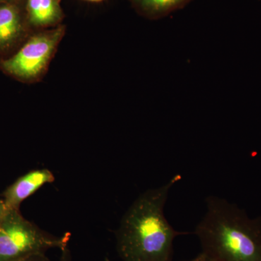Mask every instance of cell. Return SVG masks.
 I'll return each instance as SVG.
<instances>
[{
  "label": "cell",
  "mask_w": 261,
  "mask_h": 261,
  "mask_svg": "<svg viewBox=\"0 0 261 261\" xmlns=\"http://www.w3.org/2000/svg\"><path fill=\"white\" fill-rule=\"evenodd\" d=\"M62 255L60 261H70V251L68 245L61 249Z\"/></svg>",
  "instance_id": "obj_10"
},
{
  "label": "cell",
  "mask_w": 261,
  "mask_h": 261,
  "mask_svg": "<svg viewBox=\"0 0 261 261\" xmlns=\"http://www.w3.org/2000/svg\"><path fill=\"white\" fill-rule=\"evenodd\" d=\"M84 1L92 2V3H99V2H102L103 0H84Z\"/></svg>",
  "instance_id": "obj_14"
},
{
  "label": "cell",
  "mask_w": 261,
  "mask_h": 261,
  "mask_svg": "<svg viewBox=\"0 0 261 261\" xmlns=\"http://www.w3.org/2000/svg\"><path fill=\"white\" fill-rule=\"evenodd\" d=\"M64 25L38 33L9 59L1 62L7 73L23 80H34L45 72L64 36Z\"/></svg>",
  "instance_id": "obj_4"
},
{
  "label": "cell",
  "mask_w": 261,
  "mask_h": 261,
  "mask_svg": "<svg viewBox=\"0 0 261 261\" xmlns=\"http://www.w3.org/2000/svg\"><path fill=\"white\" fill-rule=\"evenodd\" d=\"M192 0H130L140 13L150 18H159L183 8Z\"/></svg>",
  "instance_id": "obj_8"
},
{
  "label": "cell",
  "mask_w": 261,
  "mask_h": 261,
  "mask_svg": "<svg viewBox=\"0 0 261 261\" xmlns=\"http://www.w3.org/2000/svg\"><path fill=\"white\" fill-rule=\"evenodd\" d=\"M7 209L5 207L4 202H0V222L4 218L5 214H6Z\"/></svg>",
  "instance_id": "obj_12"
},
{
  "label": "cell",
  "mask_w": 261,
  "mask_h": 261,
  "mask_svg": "<svg viewBox=\"0 0 261 261\" xmlns=\"http://www.w3.org/2000/svg\"><path fill=\"white\" fill-rule=\"evenodd\" d=\"M180 175L143 192L128 207L116 231V247L123 261H172L173 242L187 232L176 231L164 214L168 194Z\"/></svg>",
  "instance_id": "obj_1"
},
{
  "label": "cell",
  "mask_w": 261,
  "mask_h": 261,
  "mask_svg": "<svg viewBox=\"0 0 261 261\" xmlns=\"http://www.w3.org/2000/svg\"><path fill=\"white\" fill-rule=\"evenodd\" d=\"M185 261H208V260H207V257L202 252H200V254H198L197 256L191 259V260Z\"/></svg>",
  "instance_id": "obj_11"
},
{
  "label": "cell",
  "mask_w": 261,
  "mask_h": 261,
  "mask_svg": "<svg viewBox=\"0 0 261 261\" xmlns=\"http://www.w3.org/2000/svg\"><path fill=\"white\" fill-rule=\"evenodd\" d=\"M27 20L32 27H58L64 18L61 0H25Z\"/></svg>",
  "instance_id": "obj_6"
},
{
  "label": "cell",
  "mask_w": 261,
  "mask_h": 261,
  "mask_svg": "<svg viewBox=\"0 0 261 261\" xmlns=\"http://www.w3.org/2000/svg\"><path fill=\"white\" fill-rule=\"evenodd\" d=\"M24 18L18 3H0V50L10 47L23 35Z\"/></svg>",
  "instance_id": "obj_7"
},
{
  "label": "cell",
  "mask_w": 261,
  "mask_h": 261,
  "mask_svg": "<svg viewBox=\"0 0 261 261\" xmlns=\"http://www.w3.org/2000/svg\"><path fill=\"white\" fill-rule=\"evenodd\" d=\"M20 1V0H0V3H15Z\"/></svg>",
  "instance_id": "obj_13"
},
{
  "label": "cell",
  "mask_w": 261,
  "mask_h": 261,
  "mask_svg": "<svg viewBox=\"0 0 261 261\" xmlns=\"http://www.w3.org/2000/svg\"><path fill=\"white\" fill-rule=\"evenodd\" d=\"M70 233L56 238L22 217L18 210H7L0 222V261H15L51 248L68 245Z\"/></svg>",
  "instance_id": "obj_3"
},
{
  "label": "cell",
  "mask_w": 261,
  "mask_h": 261,
  "mask_svg": "<svg viewBox=\"0 0 261 261\" xmlns=\"http://www.w3.org/2000/svg\"><path fill=\"white\" fill-rule=\"evenodd\" d=\"M55 181L49 170H34L21 176L7 189L4 193V204L7 210H18L20 204L47 184Z\"/></svg>",
  "instance_id": "obj_5"
},
{
  "label": "cell",
  "mask_w": 261,
  "mask_h": 261,
  "mask_svg": "<svg viewBox=\"0 0 261 261\" xmlns=\"http://www.w3.org/2000/svg\"><path fill=\"white\" fill-rule=\"evenodd\" d=\"M15 261H50L46 256L45 253H38L30 256L23 257V258L19 259Z\"/></svg>",
  "instance_id": "obj_9"
},
{
  "label": "cell",
  "mask_w": 261,
  "mask_h": 261,
  "mask_svg": "<svg viewBox=\"0 0 261 261\" xmlns=\"http://www.w3.org/2000/svg\"><path fill=\"white\" fill-rule=\"evenodd\" d=\"M207 210L195 233L208 261H261V217H249L236 204L217 196L206 198Z\"/></svg>",
  "instance_id": "obj_2"
}]
</instances>
